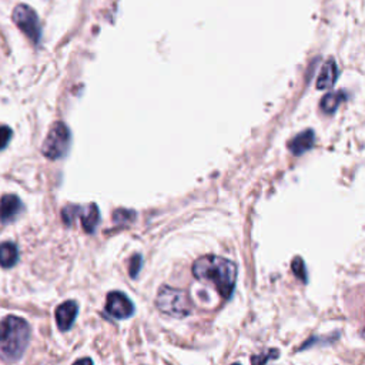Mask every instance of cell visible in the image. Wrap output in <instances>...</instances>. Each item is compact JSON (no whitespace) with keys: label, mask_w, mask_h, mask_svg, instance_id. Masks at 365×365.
Wrapping results in <instances>:
<instances>
[{"label":"cell","mask_w":365,"mask_h":365,"mask_svg":"<svg viewBox=\"0 0 365 365\" xmlns=\"http://www.w3.org/2000/svg\"><path fill=\"white\" fill-rule=\"evenodd\" d=\"M192 275L202 282L214 285L222 298H230L235 287L237 265L222 257L204 255L194 261Z\"/></svg>","instance_id":"6da1fadb"},{"label":"cell","mask_w":365,"mask_h":365,"mask_svg":"<svg viewBox=\"0 0 365 365\" xmlns=\"http://www.w3.org/2000/svg\"><path fill=\"white\" fill-rule=\"evenodd\" d=\"M342 98H344L342 93H328V94H325L324 98L321 100L322 111H325V113L335 111V108L339 106Z\"/></svg>","instance_id":"4fadbf2b"},{"label":"cell","mask_w":365,"mask_h":365,"mask_svg":"<svg viewBox=\"0 0 365 365\" xmlns=\"http://www.w3.org/2000/svg\"><path fill=\"white\" fill-rule=\"evenodd\" d=\"M73 365H93V361L90 358H81V359L76 361Z\"/></svg>","instance_id":"ffe728a7"},{"label":"cell","mask_w":365,"mask_h":365,"mask_svg":"<svg viewBox=\"0 0 365 365\" xmlns=\"http://www.w3.org/2000/svg\"><path fill=\"white\" fill-rule=\"evenodd\" d=\"M314 145V131L312 130H305L302 133H299L297 137H294L288 147L291 150L292 154L295 155H301L305 151H308L311 147Z\"/></svg>","instance_id":"8fae6325"},{"label":"cell","mask_w":365,"mask_h":365,"mask_svg":"<svg viewBox=\"0 0 365 365\" xmlns=\"http://www.w3.org/2000/svg\"><path fill=\"white\" fill-rule=\"evenodd\" d=\"M78 210L80 207L78 205H67L63 208L61 211V218L64 221L66 225H71L73 221H74V217L78 214Z\"/></svg>","instance_id":"5bb4252c"},{"label":"cell","mask_w":365,"mask_h":365,"mask_svg":"<svg viewBox=\"0 0 365 365\" xmlns=\"http://www.w3.org/2000/svg\"><path fill=\"white\" fill-rule=\"evenodd\" d=\"M292 271L294 274L302 281V282H307V271H305V265H304V261L301 257H295L292 259Z\"/></svg>","instance_id":"9a60e30c"},{"label":"cell","mask_w":365,"mask_h":365,"mask_svg":"<svg viewBox=\"0 0 365 365\" xmlns=\"http://www.w3.org/2000/svg\"><path fill=\"white\" fill-rule=\"evenodd\" d=\"M140 267H141V257L140 255H134L130 261V275L134 278L138 271H140Z\"/></svg>","instance_id":"d6986e66"},{"label":"cell","mask_w":365,"mask_h":365,"mask_svg":"<svg viewBox=\"0 0 365 365\" xmlns=\"http://www.w3.org/2000/svg\"><path fill=\"white\" fill-rule=\"evenodd\" d=\"M106 311L117 319H124L134 314V305L127 295L120 291H113L107 295Z\"/></svg>","instance_id":"8992f818"},{"label":"cell","mask_w":365,"mask_h":365,"mask_svg":"<svg viewBox=\"0 0 365 365\" xmlns=\"http://www.w3.org/2000/svg\"><path fill=\"white\" fill-rule=\"evenodd\" d=\"M68 145H70V131L64 123L57 121L51 125L41 145V153L48 160H58L66 155Z\"/></svg>","instance_id":"277c9868"},{"label":"cell","mask_w":365,"mask_h":365,"mask_svg":"<svg viewBox=\"0 0 365 365\" xmlns=\"http://www.w3.org/2000/svg\"><path fill=\"white\" fill-rule=\"evenodd\" d=\"M272 356H278V351H275V349H269L265 355H254V356H251V364L252 365H265L267 364V361L268 359H271Z\"/></svg>","instance_id":"e0dca14e"},{"label":"cell","mask_w":365,"mask_h":365,"mask_svg":"<svg viewBox=\"0 0 365 365\" xmlns=\"http://www.w3.org/2000/svg\"><path fill=\"white\" fill-rule=\"evenodd\" d=\"M23 204L20 198L14 194H6L0 198V222L9 224L13 222L20 212L23 211Z\"/></svg>","instance_id":"52a82bcc"},{"label":"cell","mask_w":365,"mask_h":365,"mask_svg":"<svg viewBox=\"0 0 365 365\" xmlns=\"http://www.w3.org/2000/svg\"><path fill=\"white\" fill-rule=\"evenodd\" d=\"M338 76V70H336V63L335 60L329 58L324 63L319 74H318V80H317V87L319 90H327L331 88L335 84Z\"/></svg>","instance_id":"9c48e42d"},{"label":"cell","mask_w":365,"mask_h":365,"mask_svg":"<svg viewBox=\"0 0 365 365\" xmlns=\"http://www.w3.org/2000/svg\"><path fill=\"white\" fill-rule=\"evenodd\" d=\"M30 339L29 324L14 315H9L0 321V358L4 361H17Z\"/></svg>","instance_id":"7a4b0ae2"},{"label":"cell","mask_w":365,"mask_h":365,"mask_svg":"<svg viewBox=\"0 0 365 365\" xmlns=\"http://www.w3.org/2000/svg\"><path fill=\"white\" fill-rule=\"evenodd\" d=\"M13 21L16 26L34 43L38 44L41 37V27L36 11L27 4H17L13 10Z\"/></svg>","instance_id":"5b68a950"},{"label":"cell","mask_w":365,"mask_h":365,"mask_svg":"<svg viewBox=\"0 0 365 365\" xmlns=\"http://www.w3.org/2000/svg\"><path fill=\"white\" fill-rule=\"evenodd\" d=\"M19 259L17 245L13 242H1L0 244V265L3 268H11Z\"/></svg>","instance_id":"7c38bea8"},{"label":"cell","mask_w":365,"mask_h":365,"mask_svg":"<svg viewBox=\"0 0 365 365\" xmlns=\"http://www.w3.org/2000/svg\"><path fill=\"white\" fill-rule=\"evenodd\" d=\"M78 312V305L76 301H66L60 304L56 309V322L60 331H67L71 328Z\"/></svg>","instance_id":"ba28073f"},{"label":"cell","mask_w":365,"mask_h":365,"mask_svg":"<svg viewBox=\"0 0 365 365\" xmlns=\"http://www.w3.org/2000/svg\"><path fill=\"white\" fill-rule=\"evenodd\" d=\"M232 365H240V364H232Z\"/></svg>","instance_id":"44dd1931"},{"label":"cell","mask_w":365,"mask_h":365,"mask_svg":"<svg viewBox=\"0 0 365 365\" xmlns=\"http://www.w3.org/2000/svg\"><path fill=\"white\" fill-rule=\"evenodd\" d=\"M155 307L163 312L174 318H184L190 315L192 302L188 294L182 289L163 285L155 297Z\"/></svg>","instance_id":"3957f363"},{"label":"cell","mask_w":365,"mask_h":365,"mask_svg":"<svg viewBox=\"0 0 365 365\" xmlns=\"http://www.w3.org/2000/svg\"><path fill=\"white\" fill-rule=\"evenodd\" d=\"M135 214L130 210H117L114 214H113V220L118 224H124V222H131L134 220Z\"/></svg>","instance_id":"2e32d148"},{"label":"cell","mask_w":365,"mask_h":365,"mask_svg":"<svg viewBox=\"0 0 365 365\" xmlns=\"http://www.w3.org/2000/svg\"><path fill=\"white\" fill-rule=\"evenodd\" d=\"M10 138H11V128L7 127V125L0 124V150L6 148Z\"/></svg>","instance_id":"ac0fdd59"},{"label":"cell","mask_w":365,"mask_h":365,"mask_svg":"<svg viewBox=\"0 0 365 365\" xmlns=\"http://www.w3.org/2000/svg\"><path fill=\"white\" fill-rule=\"evenodd\" d=\"M81 220V225L84 228V231L87 232H94L98 221H100V212L96 204H88L86 207H80L78 214H77Z\"/></svg>","instance_id":"30bf717a"}]
</instances>
